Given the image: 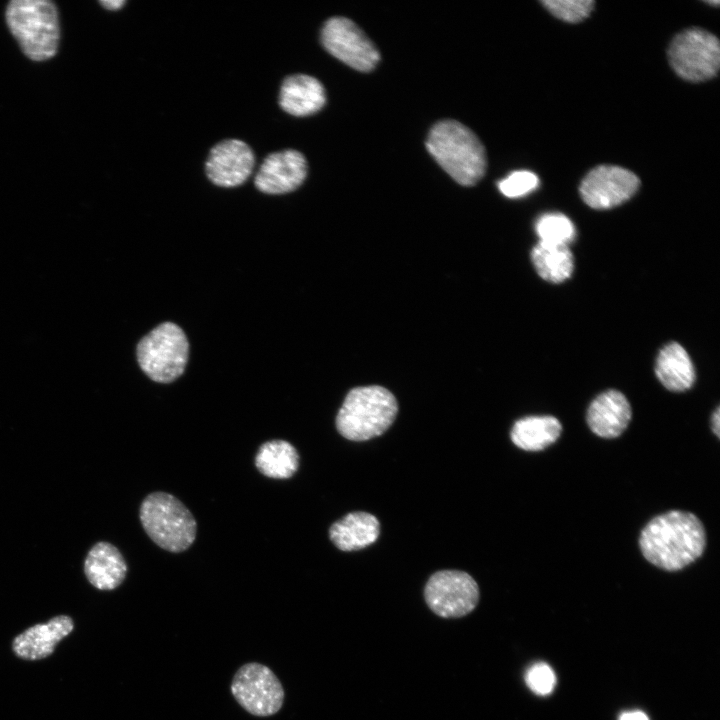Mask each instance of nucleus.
I'll use <instances>...</instances> for the list:
<instances>
[{"label":"nucleus","instance_id":"obj_1","mask_svg":"<svg viewBox=\"0 0 720 720\" xmlns=\"http://www.w3.org/2000/svg\"><path fill=\"white\" fill-rule=\"evenodd\" d=\"M639 545L648 562L667 571H677L703 554L706 533L694 514L674 510L649 521L641 532Z\"/></svg>","mask_w":720,"mask_h":720},{"label":"nucleus","instance_id":"obj_2","mask_svg":"<svg viewBox=\"0 0 720 720\" xmlns=\"http://www.w3.org/2000/svg\"><path fill=\"white\" fill-rule=\"evenodd\" d=\"M426 147L437 163L459 184L475 185L485 174V149L468 127L443 120L430 130Z\"/></svg>","mask_w":720,"mask_h":720},{"label":"nucleus","instance_id":"obj_3","mask_svg":"<svg viewBox=\"0 0 720 720\" xmlns=\"http://www.w3.org/2000/svg\"><path fill=\"white\" fill-rule=\"evenodd\" d=\"M7 25L23 53L34 61L52 58L59 46L55 4L47 0H13L6 8Z\"/></svg>","mask_w":720,"mask_h":720},{"label":"nucleus","instance_id":"obj_4","mask_svg":"<svg viewBox=\"0 0 720 720\" xmlns=\"http://www.w3.org/2000/svg\"><path fill=\"white\" fill-rule=\"evenodd\" d=\"M398 405L394 395L381 386L352 389L337 416L336 428L346 439L365 441L382 435L394 422Z\"/></svg>","mask_w":720,"mask_h":720},{"label":"nucleus","instance_id":"obj_5","mask_svg":"<svg viewBox=\"0 0 720 720\" xmlns=\"http://www.w3.org/2000/svg\"><path fill=\"white\" fill-rule=\"evenodd\" d=\"M139 518L149 538L164 550L183 552L195 541V518L172 494L156 491L147 495L141 503Z\"/></svg>","mask_w":720,"mask_h":720},{"label":"nucleus","instance_id":"obj_6","mask_svg":"<svg viewBox=\"0 0 720 720\" xmlns=\"http://www.w3.org/2000/svg\"><path fill=\"white\" fill-rule=\"evenodd\" d=\"M189 343L183 330L164 322L144 336L137 346V359L143 372L153 381L170 383L185 370Z\"/></svg>","mask_w":720,"mask_h":720},{"label":"nucleus","instance_id":"obj_7","mask_svg":"<svg viewBox=\"0 0 720 720\" xmlns=\"http://www.w3.org/2000/svg\"><path fill=\"white\" fill-rule=\"evenodd\" d=\"M668 59L675 73L682 79L691 82L709 80L719 70V40L704 29H686L671 41Z\"/></svg>","mask_w":720,"mask_h":720},{"label":"nucleus","instance_id":"obj_8","mask_svg":"<svg viewBox=\"0 0 720 720\" xmlns=\"http://www.w3.org/2000/svg\"><path fill=\"white\" fill-rule=\"evenodd\" d=\"M231 693L244 710L258 717L276 714L284 702V689L278 677L257 662L246 663L237 670Z\"/></svg>","mask_w":720,"mask_h":720},{"label":"nucleus","instance_id":"obj_9","mask_svg":"<svg viewBox=\"0 0 720 720\" xmlns=\"http://www.w3.org/2000/svg\"><path fill=\"white\" fill-rule=\"evenodd\" d=\"M428 607L443 618H459L474 610L479 588L468 573L441 570L430 576L424 589Z\"/></svg>","mask_w":720,"mask_h":720},{"label":"nucleus","instance_id":"obj_10","mask_svg":"<svg viewBox=\"0 0 720 720\" xmlns=\"http://www.w3.org/2000/svg\"><path fill=\"white\" fill-rule=\"evenodd\" d=\"M321 42L331 55L359 71L372 70L380 59L371 40L345 17H332L325 22Z\"/></svg>","mask_w":720,"mask_h":720},{"label":"nucleus","instance_id":"obj_11","mask_svg":"<svg viewBox=\"0 0 720 720\" xmlns=\"http://www.w3.org/2000/svg\"><path fill=\"white\" fill-rule=\"evenodd\" d=\"M640 180L630 170L615 165H600L582 180L579 192L583 201L594 209H610L630 199Z\"/></svg>","mask_w":720,"mask_h":720},{"label":"nucleus","instance_id":"obj_12","mask_svg":"<svg viewBox=\"0 0 720 720\" xmlns=\"http://www.w3.org/2000/svg\"><path fill=\"white\" fill-rule=\"evenodd\" d=\"M254 164L253 151L245 142L227 139L211 149L205 169L212 183L229 188L243 184L251 175Z\"/></svg>","mask_w":720,"mask_h":720},{"label":"nucleus","instance_id":"obj_13","mask_svg":"<svg viewBox=\"0 0 720 720\" xmlns=\"http://www.w3.org/2000/svg\"><path fill=\"white\" fill-rule=\"evenodd\" d=\"M307 175V162L296 150H283L269 154L260 165L255 187L267 194H284L297 189Z\"/></svg>","mask_w":720,"mask_h":720},{"label":"nucleus","instance_id":"obj_14","mask_svg":"<svg viewBox=\"0 0 720 720\" xmlns=\"http://www.w3.org/2000/svg\"><path fill=\"white\" fill-rule=\"evenodd\" d=\"M73 628V620L69 616L53 617L48 622L36 624L19 634L13 641V650L18 657L25 660L46 658Z\"/></svg>","mask_w":720,"mask_h":720},{"label":"nucleus","instance_id":"obj_15","mask_svg":"<svg viewBox=\"0 0 720 720\" xmlns=\"http://www.w3.org/2000/svg\"><path fill=\"white\" fill-rule=\"evenodd\" d=\"M631 407L619 391L608 390L598 395L587 411V423L593 433L602 438H616L631 420Z\"/></svg>","mask_w":720,"mask_h":720},{"label":"nucleus","instance_id":"obj_16","mask_svg":"<svg viewBox=\"0 0 720 720\" xmlns=\"http://www.w3.org/2000/svg\"><path fill=\"white\" fill-rule=\"evenodd\" d=\"M326 103L323 85L316 78L305 74L286 77L281 85L279 104L294 116H309L318 112Z\"/></svg>","mask_w":720,"mask_h":720},{"label":"nucleus","instance_id":"obj_17","mask_svg":"<svg viewBox=\"0 0 720 720\" xmlns=\"http://www.w3.org/2000/svg\"><path fill=\"white\" fill-rule=\"evenodd\" d=\"M88 581L99 590H113L124 581L127 564L120 551L108 542L96 543L84 563Z\"/></svg>","mask_w":720,"mask_h":720},{"label":"nucleus","instance_id":"obj_18","mask_svg":"<svg viewBox=\"0 0 720 720\" xmlns=\"http://www.w3.org/2000/svg\"><path fill=\"white\" fill-rule=\"evenodd\" d=\"M378 519L367 512H351L329 528V537L342 551H355L373 544L379 536Z\"/></svg>","mask_w":720,"mask_h":720},{"label":"nucleus","instance_id":"obj_19","mask_svg":"<svg viewBox=\"0 0 720 720\" xmlns=\"http://www.w3.org/2000/svg\"><path fill=\"white\" fill-rule=\"evenodd\" d=\"M655 372L660 382L674 392L688 390L695 381L693 363L686 350L676 342L667 344L659 352Z\"/></svg>","mask_w":720,"mask_h":720},{"label":"nucleus","instance_id":"obj_20","mask_svg":"<svg viewBox=\"0 0 720 720\" xmlns=\"http://www.w3.org/2000/svg\"><path fill=\"white\" fill-rule=\"evenodd\" d=\"M562 425L553 416H528L517 420L511 429V440L526 451H540L560 436Z\"/></svg>","mask_w":720,"mask_h":720},{"label":"nucleus","instance_id":"obj_21","mask_svg":"<svg viewBox=\"0 0 720 720\" xmlns=\"http://www.w3.org/2000/svg\"><path fill=\"white\" fill-rule=\"evenodd\" d=\"M258 471L272 479H288L299 466V455L296 448L285 440L264 442L255 456Z\"/></svg>","mask_w":720,"mask_h":720},{"label":"nucleus","instance_id":"obj_22","mask_svg":"<svg viewBox=\"0 0 720 720\" xmlns=\"http://www.w3.org/2000/svg\"><path fill=\"white\" fill-rule=\"evenodd\" d=\"M537 273L546 281L560 283L573 272V256L567 245L539 241L531 252Z\"/></svg>","mask_w":720,"mask_h":720},{"label":"nucleus","instance_id":"obj_23","mask_svg":"<svg viewBox=\"0 0 720 720\" xmlns=\"http://www.w3.org/2000/svg\"><path fill=\"white\" fill-rule=\"evenodd\" d=\"M536 232L541 242L567 245L574 239L575 228L571 220L561 213H548L536 221Z\"/></svg>","mask_w":720,"mask_h":720},{"label":"nucleus","instance_id":"obj_24","mask_svg":"<svg viewBox=\"0 0 720 720\" xmlns=\"http://www.w3.org/2000/svg\"><path fill=\"white\" fill-rule=\"evenodd\" d=\"M541 3L556 18L570 23L587 18L595 4L592 0H544Z\"/></svg>","mask_w":720,"mask_h":720},{"label":"nucleus","instance_id":"obj_25","mask_svg":"<svg viewBox=\"0 0 720 720\" xmlns=\"http://www.w3.org/2000/svg\"><path fill=\"white\" fill-rule=\"evenodd\" d=\"M539 185L537 175L531 171L519 170L509 174L498 183V188L503 195L509 198H517L527 195Z\"/></svg>","mask_w":720,"mask_h":720},{"label":"nucleus","instance_id":"obj_26","mask_svg":"<svg viewBox=\"0 0 720 720\" xmlns=\"http://www.w3.org/2000/svg\"><path fill=\"white\" fill-rule=\"evenodd\" d=\"M527 686L538 695L550 694L556 684V676L552 668L546 663H535L526 672Z\"/></svg>","mask_w":720,"mask_h":720},{"label":"nucleus","instance_id":"obj_27","mask_svg":"<svg viewBox=\"0 0 720 720\" xmlns=\"http://www.w3.org/2000/svg\"><path fill=\"white\" fill-rule=\"evenodd\" d=\"M619 720H649V718L642 711H628L622 713Z\"/></svg>","mask_w":720,"mask_h":720},{"label":"nucleus","instance_id":"obj_28","mask_svg":"<svg viewBox=\"0 0 720 720\" xmlns=\"http://www.w3.org/2000/svg\"><path fill=\"white\" fill-rule=\"evenodd\" d=\"M711 423H712V430H713V432L715 433V435H716L717 437H719V436H720V435H719V432H720V411H719V407H718V408L714 411V413L712 414Z\"/></svg>","mask_w":720,"mask_h":720},{"label":"nucleus","instance_id":"obj_29","mask_svg":"<svg viewBox=\"0 0 720 720\" xmlns=\"http://www.w3.org/2000/svg\"><path fill=\"white\" fill-rule=\"evenodd\" d=\"M104 8L108 10H118L126 3L124 0L100 1Z\"/></svg>","mask_w":720,"mask_h":720},{"label":"nucleus","instance_id":"obj_30","mask_svg":"<svg viewBox=\"0 0 720 720\" xmlns=\"http://www.w3.org/2000/svg\"><path fill=\"white\" fill-rule=\"evenodd\" d=\"M706 2L710 5H716V6L719 5V1H706Z\"/></svg>","mask_w":720,"mask_h":720}]
</instances>
